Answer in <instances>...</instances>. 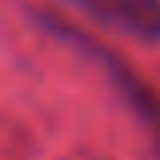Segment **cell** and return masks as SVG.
Segmentation results:
<instances>
[{
  "instance_id": "6da1fadb",
  "label": "cell",
  "mask_w": 160,
  "mask_h": 160,
  "mask_svg": "<svg viewBox=\"0 0 160 160\" xmlns=\"http://www.w3.org/2000/svg\"><path fill=\"white\" fill-rule=\"evenodd\" d=\"M55 31H59V35H67L74 47H82L86 55H94V59L106 67V74L113 78V86L121 90V98L129 102V109L141 117V125L148 129V137H152V145H156V152H160V98L152 94V86H148V82H141V78L133 74V70L125 67L117 55L102 51V47H98V43H90L86 35H78V31H67V28H59V23H55Z\"/></svg>"
},
{
  "instance_id": "7a4b0ae2",
  "label": "cell",
  "mask_w": 160,
  "mask_h": 160,
  "mask_svg": "<svg viewBox=\"0 0 160 160\" xmlns=\"http://www.w3.org/2000/svg\"><path fill=\"white\" fill-rule=\"evenodd\" d=\"M82 16L141 43H160V0H67Z\"/></svg>"
}]
</instances>
